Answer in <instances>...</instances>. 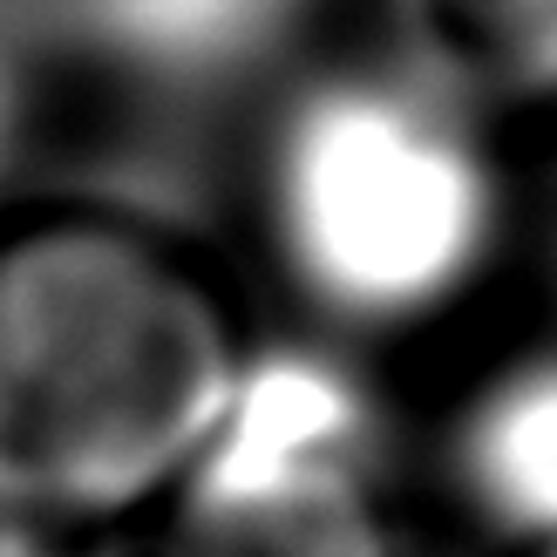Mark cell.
<instances>
[{
    "mask_svg": "<svg viewBox=\"0 0 557 557\" xmlns=\"http://www.w3.org/2000/svg\"><path fill=\"white\" fill-rule=\"evenodd\" d=\"M21 557H123V550L89 544V537H41L35 550H21Z\"/></svg>",
    "mask_w": 557,
    "mask_h": 557,
    "instance_id": "obj_7",
    "label": "cell"
},
{
    "mask_svg": "<svg viewBox=\"0 0 557 557\" xmlns=\"http://www.w3.org/2000/svg\"><path fill=\"white\" fill-rule=\"evenodd\" d=\"M531 557H557V544H544V550H531Z\"/></svg>",
    "mask_w": 557,
    "mask_h": 557,
    "instance_id": "obj_8",
    "label": "cell"
},
{
    "mask_svg": "<svg viewBox=\"0 0 557 557\" xmlns=\"http://www.w3.org/2000/svg\"><path fill=\"white\" fill-rule=\"evenodd\" d=\"M259 232L306 313L341 333H429L510 238L490 129L429 75H333L272 123Z\"/></svg>",
    "mask_w": 557,
    "mask_h": 557,
    "instance_id": "obj_2",
    "label": "cell"
},
{
    "mask_svg": "<svg viewBox=\"0 0 557 557\" xmlns=\"http://www.w3.org/2000/svg\"><path fill=\"white\" fill-rule=\"evenodd\" d=\"M387 435L313 354H252L225 429L163 496V557H395Z\"/></svg>",
    "mask_w": 557,
    "mask_h": 557,
    "instance_id": "obj_3",
    "label": "cell"
},
{
    "mask_svg": "<svg viewBox=\"0 0 557 557\" xmlns=\"http://www.w3.org/2000/svg\"><path fill=\"white\" fill-rule=\"evenodd\" d=\"M442 462L456 504L517 557L557 544V354L490 374L462 401Z\"/></svg>",
    "mask_w": 557,
    "mask_h": 557,
    "instance_id": "obj_4",
    "label": "cell"
},
{
    "mask_svg": "<svg viewBox=\"0 0 557 557\" xmlns=\"http://www.w3.org/2000/svg\"><path fill=\"white\" fill-rule=\"evenodd\" d=\"M14 144H21V96H14V82L0 75V171H8Z\"/></svg>",
    "mask_w": 557,
    "mask_h": 557,
    "instance_id": "obj_6",
    "label": "cell"
},
{
    "mask_svg": "<svg viewBox=\"0 0 557 557\" xmlns=\"http://www.w3.org/2000/svg\"><path fill=\"white\" fill-rule=\"evenodd\" d=\"M414 75L476 116L557 109V0H395Z\"/></svg>",
    "mask_w": 557,
    "mask_h": 557,
    "instance_id": "obj_5",
    "label": "cell"
},
{
    "mask_svg": "<svg viewBox=\"0 0 557 557\" xmlns=\"http://www.w3.org/2000/svg\"><path fill=\"white\" fill-rule=\"evenodd\" d=\"M245 360L225 293L163 232L116 211L0 225V523L89 537L163 504Z\"/></svg>",
    "mask_w": 557,
    "mask_h": 557,
    "instance_id": "obj_1",
    "label": "cell"
}]
</instances>
